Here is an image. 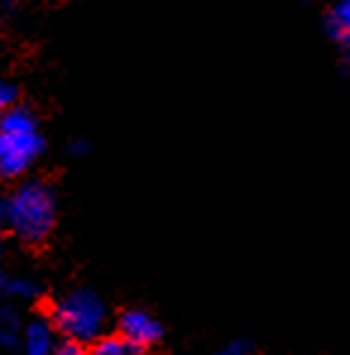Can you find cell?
Segmentation results:
<instances>
[{
    "instance_id": "13",
    "label": "cell",
    "mask_w": 350,
    "mask_h": 355,
    "mask_svg": "<svg viewBox=\"0 0 350 355\" xmlns=\"http://www.w3.org/2000/svg\"><path fill=\"white\" fill-rule=\"evenodd\" d=\"M87 151H89L87 142H72L70 144V154H75V156H82V154H87Z\"/></svg>"
},
{
    "instance_id": "11",
    "label": "cell",
    "mask_w": 350,
    "mask_h": 355,
    "mask_svg": "<svg viewBox=\"0 0 350 355\" xmlns=\"http://www.w3.org/2000/svg\"><path fill=\"white\" fill-rule=\"evenodd\" d=\"M211 355H252V348H250L247 341H231L228 346H223L221 351Z\"/></svg>"
},
{
    "instance_id": "3",
    "label": "cell",
    "mask_w": 350,
    "mask_h": 355,
    "mask_svg": "<svg viewBox=\"0 0 350 355\" xmlns=\"http://www.w3.org/2000/svg\"><path fill=\"white\" fill-rule=\"evenodd\" d=\"M51 320H53V327L65 338L91 343L101 338L108 320V307L94 291L77 288L55 302Z\"/></svg>"
},
{
    "instance_id": "1",
    "label": "cell",
    "mask_w": 350,
    "mask_h": 355,
    "mask_svg": "<svg viewBox=\"0 0 350 355\" xmlns=\"http://www.w3.org/2000/svg\"><path fill=\"white\" fill-rule=\"evenodd\" d=\"M0 214L5 218V226L22 243L39 245L53 231L55 216H58V202L46 182L29 180L22 182L10 195Z\"/></svg>"
},
{
    "instance_id": "8",
    "label": "cell",
    "mask_w": 350,
    "mask_h": 355,
    "mask_svg": "<svg viewBox=\"0 0 350 355\" xmlns=\"http://www.w3.org/2000/svg\"><path fill=\"white\" fill-rule=\"evenodd\" d=\"M19 338V320L12 310H0V346L12 348Z\"/></svg>"
},
{
    "instance_id": "17",
    "label": "cell",
    "mask_w": 350,
    "mask_h": 355,
    "mask_svg": "<svg viewBox=\"0 0 350 355\" xmlns=\"http://www.w3.org/2000/svg\"><path fill=\"white\" fill-rule=\"evenodd\" d=\"M346 62H350V44L346 46Z\"/></svg>"
},
{
    "instance_id": "9",
    "label": "cell",
    "mask_w": 350,
    "mask_h": 355,
    "mask_svg": "<svg viewBox=\"0 0 350 355\" xmlns=\"http://www.w3.org/2000/svg\"><path fill=\"white\" fill-rule=\"evenodd\" d=\"M8 295H12L15 300H34L39 295V284L34 279H10L8 281Z\"/></svg>"
},
{
    "instance_id": "10",
    "label": "cell",
    "mask_w": 350,
    "mask_h": 355,
    "mask_svg": "<svg viewBox=\"0 0 350 355\" xmlns=\"http://www.w3.org/2000/svg\"><path fill=\"white\" fill-rule=\"evenodd\" d=\"M53 355H87V351H85V343L72 341V338H65V341L55 346Z\"/></svg>"
},
{
    "instance_id": "6",
    "label": "cell",
    "mask_w": 350,
    "mask_h": 355,
    "mask_svg": "<svg viewBox=\"0 0 350 355\" xmlns=\"http://www.w3.org/2000/svg\"><path fill=\"white\" fill-rule=\"evenodd\" d=\"M329 34L341 44H350V0H336L326 19Z\"/></svg>"
},
{
    "instance_id": "2",
    "label": "cell",
    "mask_w": 350,
    "mask_h": 355,
    "mask_svg": "<svg viewBox=\"0 0 350 355\" xmlns=\"http://www.w3.org/2000/svg\"><path fill=\"white\" fill-rule=\"evenodd\" d=\"M44 154V137L29 108L10 106L0 116V178H19Z\"/></svg>"
},
{
    "instance_id": "16",
    "label": "cell",
    "mask_w": 350,
    "mask_h": 355,
    "mask_svg": "<svg viewBox=\"0 0 350 355\" xmlns=\"http://www.w3.org/2000/svg\"><path fill=\"white\" fill-rule=\"evenodd\" d=\"M12 3H15V0H0V10H8Z\"/></svg>"
},
{
    "instance_id": "7",
    "label": "cell",
    "mask_w": 350,
    "mask_h": 355,
    "mask_svg": "<svg viewBox=\"0 0 350 355\" xmlns=\"http://www.w3.org/2000/svg\"><path fill=\"white\" fill-rule=\"evenodd\" d=\"M137 348L125 336H101L94 346V355H134Z\"/></svg>"
},
{
    "instance_id": "12",
    "label": "cell",
    "mask_w": 350,
    "mask_h": 355,
    "mask_svg": "<svg viewBox=\"0 0 350 355\" xmlns=\"http://www.w3.org/2000/svg\"><path fill=\"white\" fill-rule=\"evenodd\" d=\"M12 101H15V87L8 85L5 80H0V111L12 106Z\"/></svg>"
},
{
    "instance_id": "14",
    "label": "cell",
    "mask_w": 350,
    "mask_h": 355,
    "mask_svg": "<svg viewBox=\"0 0 350 355\" xmlns=\"http://www.w3.org/2000/svg\"><path fill=\"white\" fill-rule=\"evenodd\" d=\"M8 276H5L3 274V271H0V295H5V293H8Z\"/></svg>"
},
{
    "instance_id": "5",
    "label": "cell",
    "mask_w": 350,
    "mask_h": 355,
    "mask_svg": "<svg viewBox=\"0 0 350 355\" xmlns=\"http://www.w3.org/2000/svg\"><path fill=\"white\" fill-rule=\"evenodd\" d=\"M53 327L46 320L29 322L22 334V355H53L55 351Z\"/></svg>"
},
{
    "instance_id": "4",
    "label": "cell",
    "mask_w": 350,
    "mask_h": 355,
    "mask_svg": "<svg viewBox=\"0 0 350 355\" xmlns=\"http://www.w3.org/2000/svg\"><path fill=\"white\" fill-rule=\"evenodd\" d=\"M161 324L144 310H128L120 317V336H125L137 351L149 348L161 338Z\"/></svg>"
},
{
    "instance_id": "15",
    "label": "cell",
    "mask_w": 350,
    "mask_h": 355,
    "mask_svg": "<svg viewBox=\"0 0 350 355\" xmlns=\"http://www.w3.org/2000/svg\"><path fill=\"white\" fill-rule=\"evenodd\" d=\"M3 238H5V218L0 214V252H3Z\"/></svg>"
}]
</instances>
